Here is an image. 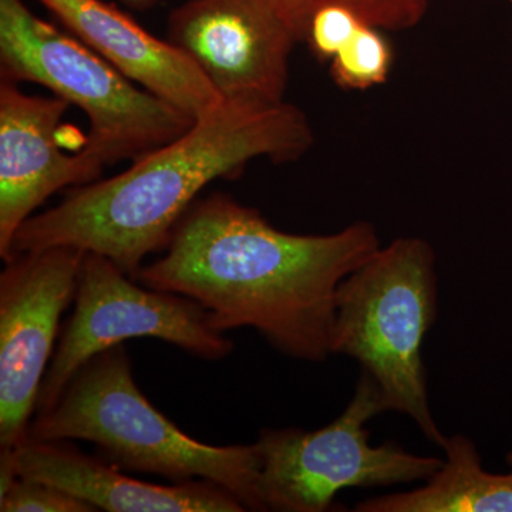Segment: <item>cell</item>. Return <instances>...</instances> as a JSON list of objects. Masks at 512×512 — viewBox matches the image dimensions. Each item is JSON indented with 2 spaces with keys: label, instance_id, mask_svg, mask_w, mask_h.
Segmentation results:
<instances>
[{
  "label": "cell",
  "instance_id": "6da1fadb",
  "mask_svg": "<svg viewBox=\"0 0 512 512\" xmlns=\"http://www.w3.org/2000/svg\"><path fill=\"white\" fill-rule=\"evenodd\" d=\"M380 247L370 222L333 234H289L217 192L188 208L165 255L134 279L200 302L222 333L252 328L282 355L318 363L332 356L340 282Z\"/></svg>",
  "mask_w": 512,
  "mask_h": 512
},
{
  "label": "cell",
  "instance_id": "7a4b0ae2",
  "mask_svg": "<svg viewBox=\"0 0 512 512\" xmlns=\"http://www.w3.org/2000/svg\"><path fill=\"white\" fill-rule=\"evenodd\" d=\"M312 144L311 124L293 104L224 100L123 173L79 185L56 207L32 215L16 232L8 261L73 247L107 256L134 279L146 256L167 248L202 188L234 177L255 158L298 160Z\"/></svg>",
  "mask_w": 512,
  "mask_h": 512
},
{
  "label": "cell",
  "instance_id": "3957f363",
  "mask_svg": "<svg viewBox=\"0 0 512 512\" xmlns=\"http://www.w3.org/2000/svg\"><path fill=\"white\" fill-rule=\"evenodd\" d=\"M28 440H84L121 470L171 483L207 480L235 495L247 511H265L255 444L208 446L192 439L138 389L123 343L84 363L57 402L30 421Z\"/></svg>",
  "mask_w": 512,
  "mask_h": 512
},
{
  "label": "cell",
  "instance_id": "277c9868",
  "mask_svg": "<svg viewBox=\"0 0 512 512\" xmlns=\"http://www.w3.org/2000/svg\"><path fill=\"white\" fill-rule=\"evenodd\" d=\"M437 313L433 248L421 238H397L340 282L330 348L355 360L377 384L387 412L409 417L443 448L447 436L431 412L421 353Z\"/></svg>",
  "mask_w": 512,
  "mask_h": 512
},
{
  "label": "cell",
  "instance_id": "5b68a950",
  "mask_svg": "<svg viewBox=\"0 0 512 512\" xmlns=\"http://www.w3.org/2000/svg\"><path fill=\"white\" fill-rule=\"evenodd\" d=\"M2 79L45 86L89 117L84 150L101 165L136 161L183 136L192 117L141 90L72 33L37 18L22 0H0Z\"/></svg>",
  "mask_w": 512,
  "mask_h": 512
},
{
  "label": "cell",
  "instance_id": "8992f818",
  "mask_svg": "<svg viewBox=\"0 0 512 512\" xmlns=\"http://www.w3.org/2000/svg\"><path fill=\"white\" fill-rule=\"evenodd\" d=\"M387 413L377 384L360 372L338 419L322 429H264L255 441L265 511L328 512L348 488L424 483L443 458L410 453L397 441L370 444V420Z\"/></svg>",
  "mask_w": 512,
  "mask_h": 512
},
{
  "label": "cell",
  "instance_id": "52a82bcc",
  "mask_svg": "<svg viewBox=\"0 0 512 512\" xmlns=\"http://www.w3.org/2000/svg\"><path fill=\"white\" fill-rule=\"evenodd\" d=\"M73 302L40 387L36 413L57 402L84 363L127 339H160L204 360L225 359L234 350V342L214 328L200 302L141 285L94 252L83 256Z\"/></svg>",
  "mask_w": 512,
  "mask_h": 512
},
{
  "label": "cell",
  "instance_id": "ba28073f",
  "mask_svg": "<svg viewBox=\"0 0 512 512\" xmlns=\"http://www.w3.org/2000/svg\"><path fill=\"white\" fill-rule=\"evenodd\" d=\"M84 254L79 248L53 247L5 262L0 274V450H16L28 440Z\"/></svg>",
  "mask_w": 512,
  "mask_h": 512
},
{
  "label": "cell",
  "instance_id": "9c48e42d",
  "mask_svg": "<svg viewBox=\"0 0 512 512\" xmlns=\"http://www.w3.org/2000/svg\"><path fill=\"white\" fill-rule=\"evenodd\" d=\"M167 40L222 100L279 103L301 35L284 0H187L171 12Z\"/></svg>",
  "mask_w": 512,
  "mask_h": 512
},
{
  "label": "cell",
  "instance_id": "30bf717a",
  "mask_svg": "<svg viewBox=\"0 0 512 512\" xmlns=\"http://www.w3.org/2000/svg\"><path fill=\"white\" fill-rule=\"evenodd\" d=\"M70 104L60 97L30 96L18 83H0V256L37 207L67 185L96 180L103 165L86 150L64 153L57 141Z\"/></svg>",
  "mask_w": 512,
  "mask_h": 512
},
{
  "label": "cell",
  "instance_id": "8fae6325",
  "mask_svg": "<svg viewBox=\"0 0 512 512\" xmlns=\"http://www.w3.org/2000/svg\"><path fill=\"white\" fill-rule=\"evenodd\" d=\"M74 37L124 76L200 119L222 103L220 94L183 52L101 0H39Z\"/></svg>",
  "mask_w": 512,
  "mask_h": 512
},
{
  "label": "cell",
  "instance_id": "7c38bea8",
  "mask_svg": "<svg viewBox=\"0 0 512 512\" xmlns=\"http://www.w3.org/2000/svg\"><path fill=\"white\" fill-rule=\"evenodd\" d=\"M18 477L43 481L109 512H244V504L207 480L171 485L121 473L106 458L89 456L67 440H26L15 450Z\"/></svg>",
  "mask_w": 512,
  "mask_h": 512
},
{
  "label": "cell",
  "instance_id": "4fadbf2b",
  "mask_svg": "<svg viewBox=\"0 0 512 512\" xmlns=\"http://www.w3.org/2000/svg\"><path fill=\"white\" fill-rule=\"evenodd\" d=\"M443 466L429 480L403 493L367 498L356 512H512V447L508 470H485L480 451L466 434L447 437Z\"/></svg>",
  "mask_w": 512,
  "mask_h": 512
},
{
  "label": "cell",
  "instance_id": "5bb4252c",
  "mask_svg": "<svg viewBox=\"0 0 512 512\" xmlns=\"http://www.w3.org/2000/svg\"><path fill=\"white\" fill-rule=\"evenodd\" d=\"M393 62V46L383 30L363 23L348 45L333 57L330 74L343 89L365 90L386 82Z\"/></svg>",
  "mask_w": 512,
  "mask_h": 512
},
{
  "label": "cell",
  "instance_id": "9a60e30c",
  "mask_svg": "<svg viewBox=\"0 0 512 512\" xmlns=\"http://www.w3.org/2000/svg\"><path fill=\"white\" fill-rule=\"evenodd\" d=\"M2 512H93V505L74 497L62 488L18 477L5 494L0 495Z\"/></svg>",
  "mask_w": 512,
  "mask_h": 512
},
{
  "label": "cell",
  "instance_id": "2e32d148",
  "mask_svg": "<svg viewBox=\"0 0 512 512\" xmlns=\"http://www.w3.org/2000/svg\"><path fill=\"white\" fill-rule=\"evenodd\" d=\"M377 29H412L429 9V0H338Z\"/></svg>",
  "mask_w": 512,
  "mask_h": 512
},
{
  "label": "cell",
  "instance_id": "e0dca14e",
  "mask_svg": "<svg viewBox=\"0 0 512 512\" xmlns=\"http://www.w3.org/2000/svg\"><path fill=\"white\" fill-rule=\"evenodd\" d=\"M284 2L289 10H291L292 16L296 20V25H298L299 35H301L303 18H305V13L309 8L311 0H284Z\"/></svg>",
  "mask_w": 512,
  "mask_h": 512
},
{
  "label": "cell",
  "instance_id": "ac0fdd59",
  "mask_svg": "<svg viewBox=\"0 0 512 512\" xmlns=\"http://www.w3.org/2000/svg\"><path fill=\"white\" fill-rule=\"evenodd\" d=\"M121 2L136 10H148L157 6L158 0H121Z\"/></svg>",
  "mask_w": 512,
  "mask_h": 512
},
{
  "label": "cell",
  "instance_id": "d6986e66",
  "mask_svg": "<svg viewBox=\"0 0 512 512\" xmlns=\"http://www.w3.org/2000/svg\"><path fill=\"white\" fill-rule=\"evenodd\" d=\"M507 2H510V3H511V5H512V0H507Z\"/></svg>",
  "mask_w": 512,
  "mask_h": 512
}]
</instances>
